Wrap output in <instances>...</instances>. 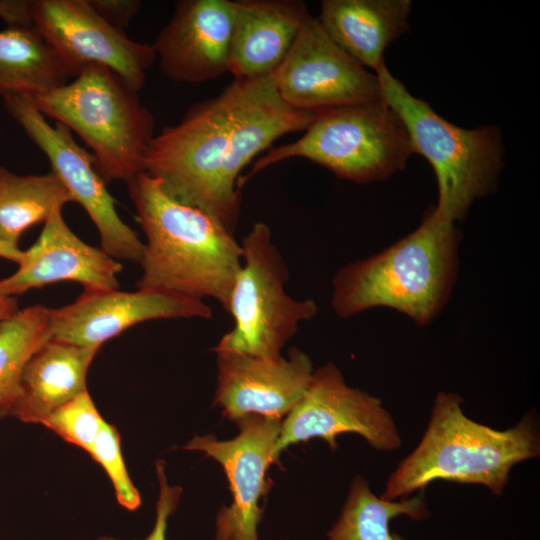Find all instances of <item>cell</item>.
Wrapping results in <instances>:
<instances>
[{"label":"cell","instance_id":"obj_1","mask_svg":"<svg viewBox=\"0 0 540 540\" xmlns=\"http://www.w3.org/2000/svg\"><path fill=\"white\" fill-rule=\"evenodd\" d=\"M127 185L146 236L138 289L212 298L226 311L243 256L233 233L206 212L171 197L145 172Z\"/></svg>","mask_w":540,"mask_h":540},{"label":"cell","instance_id":"obj_2","mask_svg":"<svg viewBox=\"0 0 540 540\" xmlns=\"http://www.w3.org/2000/svg\"><path fill=\"white\" fill-rule=\"evenodd\" d=\"M241 81L191 106L181 121L150 142L144 172L177 201L196 207L234 233L240 214L237 187L246 167L239 113Z\"/></svg>","mask_w":540,"mask_h":540},{"label":"cell","instance_id":"obj_3","mask_svg":"<svg viewBox=\"0 0 540 540\" xmlns=\"http://www.w3.org/2000/svg\"><path fill=\"white\" fill-rule=\"evenodd\" d=\"M462 403L453 392L436 395L423 437L391 473L382 498H404L434 481L479 484L501 496L512 468L539 456L536 415L497 430L467 417Z\"/></svg>","mask_w":540,"mask_h":540},{"label":"cell","instance_id":"obj_4","mask_svg":"<svg viewBox=\"0 0 540 540\" xmlns=\"http://www.w3.org/2000/svg\"><path fill=\"white\" fill-rule=\"evenodd\" d=\"M460 239L456 225L432 209L410 234L336 273L333 311L345 319L388 307L419 326L429 324L445 307L455 285Z\"/></svg>","mask_w":540,"mask_h":540},{"label":"cell","instance_id":"obj_5","mask_svg":"<svg viewBox=\"0 0 540 540\" xmlns=\"http://www.w3.org/2000/svg\"><path fill=\"white\" fill-rule=\"evenodd\" d=\"M30 100L91 148L96 171L106 183H129L144 172L155 119L138 92L107 67L88 65L72 81Z\"/></svg>","mask_w":540,"mask_h":540},{"label":"cell","instance_id":"obj_6","mask_svg":"<svg viewBox=\"0 0 540 540\" xmlns=\"http://www.w3.org/2000/svg\"><path fill=\"white\" fill-rule=\"evenodd\" d=\"M382 100L403 122L414 153L432 166L438 183L434 213L456 224L477 199L497 186L502 163L501 133L494 125L460 128L413 96L385 64L376 71Z\"/></svg>","mask_w":540,"mask_h":540},{"label":"cell","instance_id":"obj_7","mask_svg":"<svg viewBox=\"0 0 540 540\" xmlns=\"http://www.w3.org/2000/svg\"><path fill=\"white\" fill-rule=\"evenodd\" d=\"M414 154L399 116L383 101L317 111L298 140L269 148L251 171L240 177V189L256 173L290 158H305L338 178L367 183L402 170Z\"/></svg>","mask_w":540,"mask_h":540},{"label":"cell","instance_id":"obj_8","mask_svg":"<svg viewBox=\"0 0 540 540\" xmlns=\"http://www.w3.org/2000/svg\"><path fill=\"white\" fill-rule=\"evenodd\" d=\"M241 247L242 267L226 310L234 325L213 350L278 358L299 325L314 318L318 307L313 300L287 294L288 268L267 224L255 223Z\"/></svg>","mask_w":540,"mask_h":540},{"label":"cell","instance_id":"obj_9","mask_svg":"<svg viewBox=\"0 0 540 540\" xmlns=\"http://www.w3.org/2000/svg\"><path fill=\"white\" fill-rule=\"evenodd\" d=\"M344 433L361 436L379 451L391 452L402 445L395 420L381 400L350 387L339 368L328 362L314 369L302 397L282 420L275 457L279 461L289 446L315 438L335 450L337 436Z\"/></svg>","mask_w":540,"mask_h":540},{"label":"cell","instance_id":"obj_10","mask_svg":"<svg viewBox=\"0 0 540 540\" xmlns=\"http://www.w3.org/2000/svg\"><path fill=\"white\" fill-rule=\"evenodd\" d=\"M8 114L48 158L74 202L79 203L96 226L101 248L116 260L140 262L144 243L118 215L115 199L95 168L91 154L74 140L61 123L51 125L30 99L3 98Z\"/></svg>","mask_w":540,"mask_h":540},{"label":"cell","instance_id":"obj_11","mask_svg":"<svg viewBox=\"0 0 540 540\" xmlns=\"http://www.w3.org/2000/svg\"><path fill=\"white\" fill-rule=\"evenodd\" d=\"M30 15L72 79L84 67L97 64L137 92L143 88L147 71L157 58L153 45L129 38L101 17L88 0H33Z\"/></svg>","mask_w":540,"mask_h":540},{"label":"cell","instance_id":"obj_12","mask_svg":"<svg viewBox=\"0 0 540 540\" xmlns=\"http://www.w3.org/2000/svg\"><path fill=\"white\" fill-rule=\"evenodd\" d=\"M272 77L282 100L301 111L382 100L376 74L336 45L310 15Z\"/></svg>","mask_w":540,"mask_h":540},{"label":"cell","instance_id":"obj_13","mask_svg":"<svg viewBox=\"0 0 540 540\" xmlns=\"http://www.w3.org/2000/svg\"><path fill=\"white\" fill-rule=\"evenodd\" d=\"M282 420L249 415L239 421V433L228 440L196 435L183 449L203 453L223 468L232 496L216 515L215 540H259L263 516L259 505L270 490L267 471L279 461L275 446Z\"/></svg>","mask_w":540,"mask_h":540},{"label":"cell","instance_id":"obj_14","mask_svg":"<svg viewBox=\"0 0 540 540\" xmlns=\"http://www.w3.org/2000/svg\"><path fill=\"white\" fill-rule=\"evenodd\" d=\"M211 316V307L203 300L170 292L84 290L73 303L50 309V328L56 340L78 346H102L144 321Z\"/></svg>","mask_w":540,"mask_h":540},{"label":"cell","instance_id":"obj_15","mask_svg":"<svg viewBox=\"0 0 540 540\" xmlns=\"http://www.w3.org/2000/svg\"><path fill=\"white\" fill-rule=\"evenodd\" d=\"M217 385L213 403L237 422L249 415L283 420L306 390L314 371L310 357L296 347L288 356L262 358L215 351Z\"/></svg>","mask_w":540,"mask_h":540},{"label":"cell","instance_id":"obj_16","mask_svg":"<svg viewBox=\"0 0 540 540\" xmlns=\"http://www.w3.org/2000/svg\"><path fill=\"white\" fill-rule=\"evenodd\" d=\"M234 4L181 0L152 44L170 80L202 83L228 72Z\"/></svg>","mask_w":540,"mask_h":540},{"label":"cell","instance_id":"obj_17","mask_svg":"<svg viewBox=\"0 0 540 540\" xmlns=\"http://www.w3.org/2000/svg\"><path fill=\"white\" fill-rule=\"evenodd\" d=\"M121 271L118 260L75 235L63 218L62 207H56L36 242L24 251L18 270L0 280V295L14 297L58 281L78 282L84 290L118 289Z\"/></svg>","mask_w":540,"mask_h":540},{"label":"cell","instance_id":"obj_18","mask_svg":"<svg viewBox=\"0 0 540 540\" xmlns=\"http://www.w3.org/2000/svg\"><path fill=\"white\" fill-rule=\"evenodd\" d=\"M228 72L234 79L272 74L310 15L297 0H236Z\"/></svg>","mask_w":540,"mask_h":540},{"label":"cell","instance_id":"obj_19","mask_svg":"<svg viewBox=\"0 0 540 540\" xmlns=\"http://www.w3.org/2000/svg\"><path fill=\"white\" fill-rule=\"evenodd\" d=\"M409 0H324L318 19L329 38L363 67L385 64V49L409 27Z\"/></svg>","mask_w":540,"mask_h":540},{"label":"cell","instance_id":"obj_20","mask_svg":"<svg viewBox=\"0 0 540 540\" xmlns=\"http://www.w3.org/2000/svg\"><path fill=\"white\" fill-rule=\"evenodd\" d=\"M100 348L54 338L46 342L24 367L11 417L41 424L54 410L87 390V372Z\"/></svg>","mask_w":540,"mask_h":540},{"label":"cell","instance_id":"obj_21","mask_svg":"<svg viewBox=\"0 0 540 540\" xmlns=\"http://www.w3.org/2000/svg\"><path fill=\"white\" fill-rule=\"evenodd\" d=\"M70 79L60 56L33 25L0 30V97L34 99Z\"/></svg>","mask_w":540,"mask_h":540},{"label":"cell","instance_id":"obj_22","mask_svg":"<svg viewBox=\"0 0 540 540\" xmlns=\"http://www.w3.org/2000/svg\"><path fill=\"white\" fill-rule=\"evenodd\" d=\"M74 202L61 180L51 171L18 175L0 165V239L18 246L31 226L45 222L56 207Z\"/></svg>","mask_w":540,"mask_h":540},{"label":"cell","instance_id":"obj_23","mask_svg":"<svg viewBox=\"0 0 540 540\" xmlns=\"http://www.w3.org/2000/svg\"><path fill=\"white\" fill-rule=\"evenodd\" d=\"M428 515L422 496L387 500L375 495L367 479H352L348 496L334 525L327 532L328 540H395L390 522L399 516L422 520Z\"/></svg>","mask_w":540,"mask_h":540},{"label":"cell","instance_id":"obj_24","mask_svg":"<svg viewBox=\"0 0 540 540\" xmlns=\"http://www.w3.org/2000/svg\"><path fill=\"white\" fill-rule=\"evenodd\" d=\"M52 339L50 308L34 305L0 323V420L11 417L29 359Z\"/></svg>","mask_w":540,"mask_h":540},{"label":"cell","instance_id":"obj_25","mask_svg":"<svg viewBox=\"0 0 540 540\" xmlns=\"http://www.w3.org/2000/svg\"><path fill=\"white\" fill-rule=\"evenodd\" d=\"M103 422L92 397L85 390L50 413L41 424L88 453Z\"/></svg>","mask_w":540,"mask_h":540},{"label":"cell","instance_id":"obj_26","mask_svg":"<svg viewBox=\"0 0 540 540\" xmlns=\"http://www.w3.org/2000/svg\"><path fill=\"white\" fill-rule=\"evenodd\" d=\"M88 453L105 470L118 503L129 511L138 509L141 496L128 474L117 428L104 420Z\"/></svg>","mask_w":540,"mask_h":540},{"label":"cell","instance_id":"obj_27","mask_svg":"<svg viewBox=\"0 0 540 540\" xmlns=\"http://www.w3.org/2000/svg\"><path fill=\"white\" fill-rule=\"evenodd\" d=\"M156 474L159 484V495L156 502V515L154 525L150 533L142 540H166L168 520L175 512L182 488L169 484L165 472V462H156Z\"/></svg>","mask_w":540,"mask_h":540},{"label":"cell","instance_id":"obj_28","mask_svg":"<svg viewBox=\"0 0 540 540\" xmlns=\"http://www.w3.org/2000/svg\"><path fill=\"white\" fill-rule=\"evenodd\" d=\"M88 2L101 17L123 31L142 5L138 0H88Z\"/></svg>","mask_w":540,"mask_h":540},{"label":"cell","instance_id":"obj_29","mask_svg":"<svg viewBox=\"0 0 540 540\" xmlns=\"http://www.w3.org/2000/svg\"><path fill=\"white\" fill-rule=\"evenodd\" d=\"M0 18L9 25L32 24L30 15V1L26 0H0Z\"/></svg>","mask_w":540,"mask_h":540},{"label":"cell","instance_id":"obj_30","mask_svg":"<svg viewBox=\"0 0 540 540\" xmlns=\"http://www.w3.org/2000/svg\"><path fill=\"white\" fill-rule=\"evenodd\" d=\"M0 257L19 265L24 259V251L0 239Z\"/></svg>","mask_w":540,"mask_h":540},{"label":"cell","instance_id":"obj_31","mask_svg":"<svg viewBox=\"0 0 540 540\" xmlns=\"http://www.w3.org/2000/svg\"><path fill=\"white\" fill-rule=\"evenodd\" d=\"M18 310L15 297L0 295V323L13 316Z\"/></svg>","mask_w":540,"mask_h":540},{"label":"cell","instance_id":"obj_32","mask_svg":"<svg viewBox=\"0 0 540 540\" xmlns=\"http://www.w3.org/2000/svg\"><path fill=\"white\" fill-rule=\"evenodd\" d=\"M98 540H119V539L112 538V537H100Z\"/></svg>","mask_w":540,"mask_h":540}]
</instances>
